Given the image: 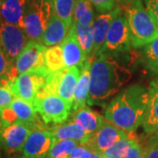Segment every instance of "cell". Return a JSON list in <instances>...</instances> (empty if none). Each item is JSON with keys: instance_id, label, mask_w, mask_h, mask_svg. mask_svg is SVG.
<instances>
[{"instance_id": "d6a6232c", "label": "cell", "mask_w": 158, "mask_h": 158, "mask_svg": "<svg viewBox=\"0 0 158 158\" xmlns=\"http://www.w3.org/2000/svg\"><path fill=\"white\" fill-rule=\"evenodd\" d=\"M12 64L13 63L6 56L4 49L2 48H0V78L7 76Z\"/></svg>"}, {"instance_id": "74e56055", "label": "cell", "mask_w": 158, "mask_h": 158, "mask_svg": "<svg viewBox=\"0 0 158 158\" xmlns=\"http://www.w3.org/2000/svg\"><path fill=\"white\" fill-rule=\"evenodd\" d=\"M118 1H120L121 3H130L132 0H118Z\"/></svg>"}, {"instance_id": "83f0119b", "label": "cell", "mask_w": 158, "mask_h": 158, "mask_svg": "<svg viewBox=\"0 0 158 158\" xmlns=\"http://www.w3.org/2000/svg\"><path fill=\"white\" fill-rule=\"evenodd\" d=\"M79 144L80 142L74 140L56 141L48 158H69L72 149Z\"/></svg>"}, {"instance_id": "f35d334b", "label": "cell", "mask_w": 158, "mask_h": 158, "mask_svg": "<svg viewBox=\"0 0 158 158\" xmlns=\"http://www.w3.org/2000/svg\"><path fill=\"white\" fill-rule=\"evenodd\" d=\"M0 25H1V19H0ZM0 48H1V37H0Z\"/></svg>"}, {"instance_id": "4dcf8cb0", "label": "cell", "mask_w": 158, "mask_h": 158, "mask_svg": "<svg viewBox=\"0 0 158 158\" xmlns=\"http://www.w3.org/2000/svg\"><path fill=\"white\" fill-rule=\"evenodd\" d=\"M123 158H144V149L141 146L137 138H135L132 142L131 146Z\"/></svg>"}, {"instance_id": "f546056e", "label": "cell", "mask_w": 158, "mask_h": 158, "mask_svg": "<svg viewBox=\"0 0 158 158\" xmlns=\"http://www.w3.org/2000/svg\"><path fill=\"white\" fill-rule=\"evenodd\" d=\"M99 13L113 11L116 6V0H89Z\"/></svg>"}, {"instance_id": "2e32d148", "label": "cell", "mask_w": 158, "mask_h": 158, "mask_svg": "<svg viewBox=\"0 0 158 158\" xmlns=\"http://www.w3.org/2000/svg\"><path fill=\"white\" fill-rule=\"evenodd\" d=\"M69 25L53 12L46 27L40 42L47 47L59 45L68 34Z\"/></svg>"}, {"instance_id": "f1b7e54d", "label": "cell", "mask_w": 158, "mask_h": 158, "mask_svg": "<svg viewBox=\"0 0 158 158\" xmlns=\"http://www.w3.org/2000/svg\"><path fill=\"white\" fill-rule=\"evenodd\" d=\"M16 97L8 87V81L5 77L0 78V110L11 105Z\"/></svg>"}, {"instance_id": "484cf974", "label": "cell", "mask_w": 158, "mask_h": 158, "mask_svg": "<svg viewBox=\"0 0 158 158\" xmlns=\"http://www.w3.org/2000/svg\"><path fill=\"white\" fill-rule=\"evenodd\" d=\"M142 54L147 68L158 76V37L143 47Z\"/></svg>"}, {"instance_id": "277c9868", "label": "cell", "mask_w": 158, "mask_h": 158, "mask_svg": "<svg viewBox=\"0 0 158 158\" xmlns=\"http://www.w3.org/2000/svg\"><path fill=\"white\" fill-rule=\"evenodd\" d=\"M131 46L127 16L124 10L118 8V12L111 23L105 43L97 56L105 55L115 58L120 55L128 53L131 49Z\"/></svg>"}, {"instance_id": "d4e9b609", "label": "cell", "mask_w": 158, "mask_h": 158, "mask_svg": "<svg viewBox=\"0 0 158 158\" xmlns=\"http://www.w3.org/2000/svg\"><path fill=\"white\" fill-rule=\"evenodd\" d=\"M135 132H131L127 136L116 141L113 146L103 153L105 158H123L127 154L132 142L135 139Z\"/></svg>"}, {"instance_id": "3957f363", "label": "cell", "mask_w": 158, "mask_h": 158, "mask_svg": "<svg viewBox=\"0 0 158 158\" xmlns=\"http://www.w3.org/2000/svg\"><path fill=\"white\" fill-rule=\"evenodd\" d=\"M127 19L131 45L139 48L158 37V26L141 0H132L123 9Z\"/></svg>"}, {"instance_id": "1f68e13d", "label": "cell", "mask_w": 158, "mask_h": 158, "mask_svg": "<svg viewBox=\"0 0 158 158\" xmlns=\"http://www.w3.org/2000/svg\"><path fill=\"white\" fill-rule=\"evenodd\" d=\"M92 150L84 144H79L72 149L69 158H91Z\"/></svg>"}, {"instance_id": "4316f807", "label": "cell", "mask_w": 158, "mask_h": 158, "mask_svg": "<svg viewBox=\"0 0 158 158\" xmlns=\"http://www.w3.org/2000/svg\"><path fill=\"white\" fill-rule=\"evenodd\" d=\"M54 13L64 20L68 25H71L76 0H51Z\"/></svg>"}, {"instance_id": "7c38bea8", "label": "cell", "mask_w": 158, "mask_h": 158, "mask_svg": "<svg viewBox=\"0 0 158 158\" xmlns=\"http://www.w3.org/2000/svg\"><path fill=\"white\" fill-rule=\"evenodd\" d=\"M33 127L22 123L1 126L0 125V148L7 152H20Z\"/></svg>"}, {"instance_id": "30bf717a", "label": "cell", "mask_w": 158, "mask_h": 158, "mask_svg": "<svg viewBox=\"0 0 158 158\" xmlns=\"http://www.w3.org/2000/svg\"><path fill=\"white\" fill-rule=\"evenodd\" d=\"M55 142L56 138L51 130L35 128L25 142L20 158H48Z\"/></svg>"}, {"instance_id": "836d02e7", "label": "cell", "mask_w": 158, "mask_h": 158, "mask_svg": "<svg viewBox=\"0 0 158 158\" xmlns=\"http://www.w3.org/2000/svg\"><path fill=\"white\" fill-rule=\"evenodd\" d=\"M148 12L158 26V0H144Z\"/></svg>"}, {"instance_id": "9a60e30c", "label": "cell", "mask_w": 158, "mask_h": 158, "mask_svg": "<svg viewBox=\"0 0 158 158\" xmlns=\"http://www.w3.org/2000/svg\"><path fill=\"white\" fill-rule=\"evenodd\" d=\"M148 90V99L142 127L149 135L158 129V80H153Z\"/></svg>"}, {"instance_id": "cb8c5ba5", "label": "cell", "mask_w": 158, "mask_h": 158, "mask_svg": "<svg viewBox=\"0 0 158 158\" xmlns=\"http://www.w3.org/2000/svg\"><path fill=\"white\" fill-rule=\"evenodd\" d=\"M45 65L50 72L58 71L66 67L61 45L51 46L46 49Z\"/></svg>"}, {"instance_id": "52a82bcc", "label": "cell", "mask_w": 158, "mask_h": 158, "mask_svg": "<svg viewBox=\"0 0 158 158\" xmlns=\"http://www.w3.org/2000/svg\"><path fill=\"white\" fill-rule=\"evenodd\" d=\"M50 71L47 68L36 71L19 74L8 83V87L13 95L34 105L39 90L45 85Z\"/></svg>"}, {"instance_id": "ba28073f", "label": "cell", "mask_w": 158, "mask_h": 158, "mask_svg": "<svg viewBox=\"0 0 158 158\" xmlns=\"http://www.w3.org/2000/svg\"><path fill=\"white\" fill-rule=\"evenodd\" d=\"M33 106L45 124H62L68 119L72 109L71 105L56 94L36 98Z\"/></svg>"}, {"instance_id": "5b68a950", "label": "cell", "mask_w": 158, "mask_h": 158, "mask_svg": "<svg viewBox=\"0 0 158 158\" xmlns=\"http://www.w3.org/2000/svg\"><path fill=\"white\" fill-rule=\"evenodd\" d=\"M53 12L51 0H29L23 27L29 39L40 42Z\"/></svg>"}, {"instance_id": "d6986e66", "label": "cell", "mask_w": 158, "mask_h": 158, "mask_svg": "<svg viewBox=\"0 0 158 158\" xmlns=\"http://www.w3.org/2000/svg\"><path fill=\"white\" fill-rule=\"evenodd\" d=\"M15 113L18 123L27 125L34 129L41 127L34 106L29 102L15 98L9 106Z\"/></svg>"}, {"instance_id": "9c48e42d", "label": "cell", "mask_w": 158, "mask_h": 158, "mask_svg": "<svg viewBox=\"0 0 158 158\" xmlns=\"http://www.w3.org/2000/svg\"><path fill=\"white\" fill-rule=\"evenodd\" d=\"M1 48L13 63L28 43L29 38L23 27L1 20Z\"/></svg>"}, {"instance_id": "44dd1931", "label": "cell", "mask_w": 158, "mask_h": 158, "mask_svg": "<svg viewBox=\"0 0 158 158\" xmlns=\"http://www.w3.org/2000/svg\"><path fill=\"white\" fill-rule=\"evenodd\" d=\"M72 120L80 125L90 135L95 133L105 121L99 113L86 106L75 111Z\"/></svg>"}, {"instance_id": "8992f818", "label": "cell", "mask_w": 158, "mask_h": 158, "mask_svg": "<svg viewBox=\"0 0 158 158\" xmlns=\"http://www.w3.org/2000/svg\"><path fill=\"white\" fill-rule=\"evenodd\" d=\"M46 47L40 41L29 40L28 43L13 62L7 74L9 81L15 78L19 74L47 68L45 65Z\"/></svg>"}, {"instance_id": "7402d4cb", "label": "cell", "mask_w": 158, "mask_h": 158, "mask_svg": "<svg viewBox=\"0 0 158 158\" xmlns=\"http://www.w3.org/2000/svg\"><path fill=\"white\" fill-rule=\"evenodd\" d=\"M75 25H76V32L80 45L86 55V57L90 59L93 54V44H94L92 25H84L77 22H75Z\"/></svg>"}, {"instance_id": "4fadbf2b", "label": "cell", "mask_w": 158, "mask_h": 158, "mask_svg": "<svg viewBox=\"0 0 158 158\" xmlns=\"http://www.w3.org/2000/svg\"><path fill=\"white\" fill-rule=\"evenodd\" d=\"M62 47L63 58L66 67H80L85 64L88 58L80 45L76 32V25L72 21L66 37L60 44Z\"/></svg>"}, {"instance_id": "e575fe53", "label": "cell", "mask_w": 158, "mask_h": 158, "mask_svg": "<svg viewBox=\"0 0 158 158\" xmlns=\"http://www.w3.org/2000/svg\"><path fill=\"white\" fill-rule=\"evenodd\" d=\"M156 146H158V129L148 135L146 142V148H153Z\"/></svg>"}, {"instance_id": "5bb4252c", "label": "cell", "mask_w": 158, "mask_h": 158, "mask_svg": "<svg viewBox=\"0 0 158 158\" xmlns=\"http://www.w3.org/2000/svg\"><path fill=\"white\" fill-rule=\"evenodd\" d=\"M29 0H0L2 21L24 27V19Z\"/></svg>"}, {"instance_id": "ffe728a7", "label": "cell", "mask_w": 158, "mask_h": 158, "mask_svg": "<svg viewBox=\"0 0 158 158\" xmlns=\"http://www.w3.org/2000/svg\"><path fill=\"white\" fill-rule=\"evenodd\" d=\"M51 131L54 133L56 141L74 140L80 144H85L91 135L73 120L65 124L56 125Z\"/></svg>"}, {"instance_id": "7a4b0ae2", "label": "cell", "mask_w": 158, "mask_h": 158, "mask_svg": "<svg viewBox=\"0 0 158 158\" xmlns=\"http://www.w3.org/2000/svg\"><path fill=\"white\" fill-rule=\"evenodd\" d=\"M148 90L142 85H132L118 92L106 106L105 118L127 133L142 125L147 110Z\"/></svg>"}, {"instance_id": "ac0fdd59", "label": "cell", "mask_w": 158, "mask_h": 158, "mask_svg": "<svg viewBox=\"0 0 158 158\" xmlns=\"http://www.w3.org/2000/svg\"><path fill=\"white\" fill-rule=\"evenodd\" d=\"M90 64L91 60L88 59L80 69V76L74 94L72 105V109L74 111L85 106L88 101L90 85Z\"/></svg>"}, {"instance_id": "6da1fadb", "label": "cell", "mask_w": 158, "mask_h": 158, "mask_svg": "<svg viewBox=\"0 0 158 158\" xmlns=\"http://www.w3.org/2000/svg\"><path fill=\"white\" fill-rule=\"evenodd\" d=\"M131 72L111 56L99 55L91 60L87 104L106 106V102L129 82Z\"/></svg>"}, {"instance_id": "8fae6325", "label": "cell", "mask_w": 158, "mask_h": 158, "mask_svg": "<svg viewBox=\"0 0 158 158\" xmlns=\"http://www.w3.org/2000/svg\"><path fill=\"white\" fill-rule=\"evenodd\" d=\"M128 134L129 133L118 128L106 119L101 127L90 135L89 141L84 145L103 155V153L113 146L116 141Z\"/></svg>"}, {"instance_id": "603a6c76", "label": "cell", "mask_w": 158, "mask_h": 158, "mask_svg": "<svg viewBox=\"0 0 158 158\" xmlns=\"http://www.w3.org/2000/svg\"><path fill=\"white\" fill-rule=\"evenodd\" d=\"M95 18L93 6L89 0H76L72 21L84 25H92Z\"/></svg>"}, {"instance_id": "d590c367", "label": "cell", "mask_w": 158, "mask_h": 158, "mask_svg": "<svg viewBox=\"0 0 158 158\" xmlns=\"http://www.w3.org/2000/svg\"><path fill=\"white\" fill-rule=\"evenodd\" d=\"M144 158H158V146L144 148Z\"/></svg>"}, {"instance_id": "e0dca14e", "label": "cell", "mask_w": 158, "mask_h": 158, "mask_svg": "<svg viewBox=\"0 0 158 158\" xmlns=\"http://www.w3.org/2000/svg\"><path fill=\"white\" fill-rule=\"evenodd\" d=\"M118 8L119 7H115L113 11H108L106 13H101L100 15H98L95 18L94 22L92 24L93 37H94L92 58L96 56L102 46L104 45L111 23L113 21V18L115 17L116 13L118 12Z\"/></svg>"}, {"instance_id": "8d00e7d4", "label": "cell", "mask_w": 158, "mask_h": 158, "mask_svg": "<svg viewBox=\"0 0 158 158\" xmlns=\"http://www.w3.org/2000/svg\"><path fill=\"white\" fill-rule=\"evenodd\" d=\"M92 150V149H91ZM91 158H105L104 156L100 154V153L97 152L95 150H92V154H91Z\"/></svg>"}, {"instance_id": "ab89813d", "label": "cell", "mask_w": 158, "mask_h": 158, "mask_svg": "<svg viewBox=\"0 0 158 158\" xmlns=\"http://www.w3.org/2000/svg\"><path fill=\"white\" fill-rule=\"evenodd\" d=\"M0 125H1V119H0Z\"/></svg>"}]
</instances>
